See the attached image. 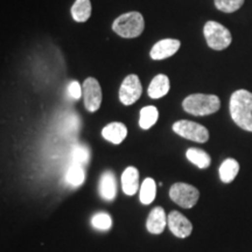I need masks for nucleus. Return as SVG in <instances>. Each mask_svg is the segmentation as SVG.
Returning a JSON list of instances; mask_svg holds the SVG:
<instances>
[{"label": "nucleus", "instance_id": "nucleus-1", "mask_svg": "<svg viewBox=\"0 0 252 252\" xmlns=\"http://www.w3.org/2000/svg\"><path fill=\"white\" fill-rule=\"evenodd\" d=\"M229 109L235 124L252 132V93L244 89L235 91L230 97Z\"/></svg>", "mask_w": 252, "mask_h": 252}, {"label": "nucleus", "instance_id": "nucleus-2", "mask_svg": "<svg viewBox=\"0 0 252 252\" xmlns=\"http://www.w3.org/2000/svg\"><path fill=\"white\" fill-rule=\"evenodd\" d=\"M182 108L189 115L209 116L219 111L220 100L216 94H193L184 99Z\"/></svg>", "mask_w": 252, "mask_h": 252}, {"label": "nucleus", "instance_id": "nucleus-3", "mask_svg": "<svg viewBox=\"0 0 252 252\" xmlns=\"http://www.w3.org/2000/svg\"><path fill=\"white\" fill-rule=\"evenodd\" d=\"M112 30L125 39L138 37L145 30L144 17L139 12H127L116 18L112 24Z\"/></svg>", "mask_w": 252, "mask_h": 252}, {"label": "nucleus", "instance_id": "nucleus-4", "mask_svg": "<svg viewBox=\"0 0 252 252\" xmlns=\"http://www.w3.org/2000/svg\"><path fill=\"white\" fill-rule=\"evenodd\" d=\"M203 34L208 46L214 50H223L231 45L230 31L216 21H208L203 27Z\"/></svg>", "mask_w": 252, "mask_h": 252}, {"label": "nucleus", "instance_id": "nucleus-5", "mask_svg": "<svg viewBox=\"0 0 252 252\" xmlns=\"http://www.w3.org/2000/svg\"><path fill=\"white\" fill-rule=\"evenodd\" d=\"M173 131L180 137L195 143H207L209 139V132L203 125L191 121H178L173 124Z\"/></svg>", "mask_w": 252, "mask_h": 252}, {"label": "nucleus", "instance_id": "nucleus-6", "mask_svg": "<svg viewBox=\"0 0 252 252\" xmlns=\"http://www.w3.org/2000/svg\"><path fill=\"white\" fill-rule=\"evenodd\" d=\"M169 196L178 206L189 209L197 203L200 191L194 186L178 182V184L172 186L171 190H169Z\"/></svg>", "mask_w": 252, "mask_h": 252}, {"label": "nucleus", "instance_id": "nucleus-7", "mask_svg": "<svg viewBox=\"0 0 252 252\" xmlns=\"http://www.w3.org/2000/svg\"><path fill=\"white\" fill-rule=\"evenodd\" d=\"M143 94V86L137 75L131 74L126 76L119 88V100L124 105H132L140 98Z\"/></svg>", "mask_w": 252, "mask_h": 252}, {"label": "nucleus", "instance_id": "nucleus-8", "mask_svg": "<svg viewBox=\"0 0 252 252\" xmlns=\"http://www.w3.org/2000/svg\"><path fill=\"white\" fill-rule=\"evenodd\" d=\"M83 88V98L84 106L89 112L98 111L102 104V88L98 81L94 77H88L82 84Z\"/></svg>", "mask_w": 252, "mask_h": 252}, {"label": "nucleus", "instance_id": "nucleus-9", "mask_svg": "<svg viewBox=\"0 0 252 252\" xmlns=\"http://www.w3.org/2000/svg\"><path fill=\"white\" fill-rule=\"evenodd\" d=\"M167 225L169 226V230L173 234L179 238H187L193 231V224L190 220L176 210H173L167 216Z\"/></svg>", "mask_w": 252, "mask_h": 252}, {"label": "nucleus", "instance_id": "nucleus-10", "mask_svg": "<svg viewBox=\"0 0 252 252\" xmlns=\"http://www.w3.org/2000/svg\"><path fill=\"white\" fill-rule=\"evenodd\" d=\"M181 42L176 39H163L158 41L151 49V59L160 61V60L168 59L176 54L179 49H180Z\"/></svg>", "mask_w": 252, "mask_h": 252}, {"label": "nucleus", "instance_id": "nucleus-11", "mask_svg": "<svg viewBox=\"0 0 252 252\" xmlns=\"http://www.w3.org/2000/svg\"><path fill=\"white\" fill-rule=\"evenodd\" d=\"M167 225V216L161 207H156L151 210L146 220V228L151 234L160 235Z\"/></svg>", "mask_w": 252, "mask_h": 252}, {"label": "nucleus", "instance_id": "nucleus-12", "mask_svg": "<svg viewBox=\"0 0 252 252\" xmlns=\"http://www.w3.org/2000/svg\"><path fill=\"white\" fill-rule=\"evenodd\" d=\"M102 135L105 140L110 141V143L119 145L123 143L127 135V128L123 123L113 122L110 123L102 130Z\"/></svg>", "mask_w": 252, "mask_h": 252}, {"label": "nucleus", "instance_id": "nucleus-13", "mask_svg": "<svg viewBox=\"0 0 252 252\" xmlns=\"http://www.w3.org/2000/svg\"><path fill=\"white\" fill-rule=\"evenodd\" d=\"M123 191L128 196H132L139 189V172L135 167H127L122 174Z\"/></svg>", "mask_w": 252, "mask_h": 252}, {"label": "nucleus", "instance_id": "nucleus-14", "mask_svg": "<svg viewBox=\"0 0 252 252\" xmlns=\"http://www.w3.org/2000/svg\"><path fill=\"white\" fill-rule=\"evenodd\" d=\"M169 89H171V83H169V78L163 74L157 75L153 78L152 82L150 83L149 89H147V94L151 98L159 99L161 97L166 96L168 94Z\"/></svg>", "mask_w": 252, "mask_h": 252}, {"label": "nucleus", "instance_id": "nucleus-15", "mask_svg": "<svg viewBox=\"0 0 252 252\" xmlns=\"http://www.w3.org/2000/svg\"><path fill=\"white\" fill-rule=\"evenodd\" d=\"M99 194L104 200L112 201L117 194V186H116V178L112 172H104L99 180Z\"/></svg>", "mask_w": 252, "mask_h": 252}, {"label": "nucleus", "instance_id": "nucleus-16", "mask_svg": "<svg viewBox=\"0 0 252 252\" xmlns=\"http://www.w3.org/2000/svg\"><path fill=\"white\" fill-rule=\"evenodd\" d=\"M219 172L220 181L224 182V184H230V182L235 180V178L238 174L239 163L237 160L232 159V158H228L220 166Z\"/></svg>", "mask_w": 252, "mask_h": 252}, {"label": "nucleus", "instance_id": "nucleus-17", "mask_svg": "<svg viewBox=\"0 0 252 252\" xmlns=\"http://www.w3.org/2000/svg\"><path fill=\"white\" fill-rule=\"evenodd\" d=\"M71 17L77 23H86L91 17L90 0H76L71 6Z\"/></svg>", "mask_w": 252, "mask_h": 252}, {"label": "nucleus", "instance_id": "nucleus-18", "mask_svg": "<svg viewBox=\"0 0 252 252\" xmlns=\"http://www.w3.org/2000/svg\"><path fill=\"white\" fill-rule=\"evenodd\" d=\"M186 157H187V159L193 165L197 166L201 169L208 168L210 166V163H212V158H210V156L206 151L195 149V147L188 149L187 152H186Z\"/></svg>", "mask_w": 252, "mask_h": 252}, {"label": "nucleus", "instance_id": "nucleus-19", "mask_svg": "<svg viewBox=\"0 0 252 252\" xmlns=\"http://www.w3.org/2000/svg\"><path fill=\"white\" fill-rule=\"evenodd\" d=\"M158 118H159V111H158L156 106H145V108L140 110L139 126L143 130H149V128H151L156 124Z\"/></svg>", "mask_w": 252, "mask_h": 252}, {"label": "nucleus", "instance_id": "nucleus-20", "mask_svg": "<svg viewBox=\"0 0 252 252\" xmlns=\"http://www.w3.org/2000/svg\"><path fill=\"white\" fill-rule=\"evenodd\" d=\"M157 195V185L153 179H145L140 187V202L143 204H151Z\"/></svg>", "mask_w": 252, "mask_h": 252}, {"label": "nucleus", "instance_id": "nucleus-21", "mask_svg": "<svg viewBox=\"0 0 252 252\" xmlns=\"http://www.w3.org/2000/svg\"><path fill=\"white\" fill-rule=\"evenodd\" d=\"M84 179H86V173H84V169L82 165H78V163H74L69 167L67 175H65V180L69 185L74 186V187H77V186H81L84 182Z\"/></svg>", "mask_w": 252, "mask_h": 252}, {"label": "nucleus", "instance_id": "nucleus-22", "mask_svg": "<svg viewBox=\"0 0 252 252\" xmlns=\"http://www.w3.org/2000/svg\"><path fill=\"white\" fill-rule=\"evenodd\" d=\"M71 159L74 163L78 165H86L90 160V151L83 145H75L71 151Z\"/></svg>", "mask_w": 252, "mask_h": 252}, {"label": "nucleus", "instance_id": "nucleus-23", "mask_svg": "<svg viewBox=\"0 0 252 252\" xmlns=\"http://www.w3.org/2000/svg\"><path fill=\"white\" fill-rule=\"evenodd\" d=\"M244 1L245 0H215V6L220 12L234 13L243 6Z\"/></svg>", "mask_w": 252, "mask_h": 252}, {"label": "nucleus", "instance_id": "nucleus-24", "mask_svg": "<svg viewBox=\"0 0 252 252\" xmlns=\"http://www.w3.org/2000/svg\"><path fill=\"white\" fill-rule=\"evenodd\" d=\"M91 224L94 228L102 230V231H106L111 228L112 225V220L110 217L109 214L106 213H98L96 214L93 219H91Z\"/></svg>", "mask_w": 252, "mask_h": 252}, {"label": "nucleus", "instance_id": "nucleus-25", "mask_svg": "<svg viewBox=\"0 0 252 252\" xmlns=\"http://www.w3.org/2000/svg\"><path fill=\"white\" fill-rule=\"evenodd\" d=\"M69 94L74 99H80L82 96H83V88L78 82L72 81L70 84H69Z\"/></svg>", "mask_w": 252, "mask_h": 252}]
</instances>
